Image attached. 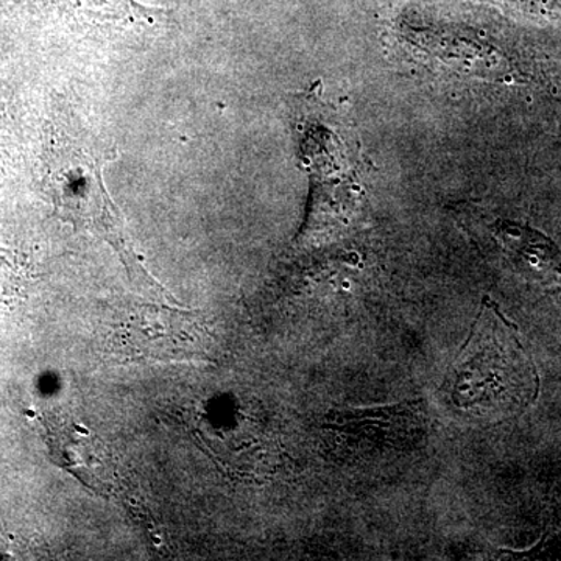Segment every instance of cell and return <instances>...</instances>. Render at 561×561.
<instances>
[{
	"instance_id": "obj_1",
	"label": "cell",
	"mask_w": 561,
	"mask_h": 561,
	"mask_svg": "<svg viewBox=\"0 0 561 561\" xmlns=\"http://www.w3.org/2000/svg\"><path fill=\"white\" fill-rule=\"evenodd\" d=\"M454 408L483 419H512L537 401L540 376L500 306L483 298L467 342L446 373Z\"/></svg>"
},
{
	"instance_id": "obj_2",
	"label": "cell",
	"mask_w": 561,
	"mask_h": 561,
	"mask_svg": "<svg viewBox=\"0 0 561 561\" xmlns=\"http://www.w3.org/2000/svg\"><path fill=\"white\" fill-rule=\"evenodd\" d=\"M110 160V151L103 149L90 130L70 114H61L51 128L47 164V181L55 205L62 219L113 247L131 280L158 291L165 300L176 301L147 271L119 210L106 192L102 169Z\"/></svg>"
},
{
	"instance_id": "obj_3",
	"label": "cell",
	"mask_w": 561,
	"mask_h": 561,
	"mask_svg": "<svg viewBox=\"0 0 561 561\" xmlns=\"http://www.w3.org/2000/svg\"><path fill=\"white\" fill-rule=\"evenodd\" d=\"M295 133L302 165L311 173L312 195H364L359 144L334 106L309 90L295 105Z\"/></svg>"
},
{
	"instance_id": "obj_4",
	"label": "cell",
	"mask_w": 561,
	"mask_h": 561,
	"mask_svg": "<svg viewBox=\"0 0 561 561\" xmlns=\"http://www.w3.org/2000/svg\"><path fill=\"white\" fill-rule=\"evenodd\" d=\"M110 353L121 362L213 359V334L201 313L138 306L114 327Z\"/></svg>"
},
{
	"instance_id": "obj_5",
	"label": "cell",
	"mask_w": 561,
	"mask_h": 561,
	"mask_svg": "<svg viewBox=\"0 0 561 561\" xmlns=\"http://www.w3.org/2000/svg\"><path fill=\"white\" fill-rule=\"evenodd\" d=\"M55 460L84 485L101 494L113 491L114 471L108 456L88 427L76 421L43 419Z\"/></svg>"
},
{
	"instance_id": "obj_6",
	"label": "cell",
	"mask_w": 561,
	"mask_h": 561,
	"mask_svg": "<svg viewBox=\"0 0 561 561\" xmlns=\"http://www.w3.org/2000/svg\"><path fill=\"white\" fill-rule=\"evenodd\" d=\"M491 234L518 267L541 279H561V249L548 236L519 221L497 219Z\"/></svg>"
},
{
	"instance_id": "obj_7",
	"label": "cell",
	"mask_w": 561,
	"mask_h": 561,
	"mask_svg": "<svg viewBox=\"0 0 561 561\" xmlns=\"http://www.w3.org/2000/svg\"><path fill=\"white\" fill-rule=\"evenodd\" d=\"M530 20L561 25V0H485Z\"/></svg>"
}]
</instances>
